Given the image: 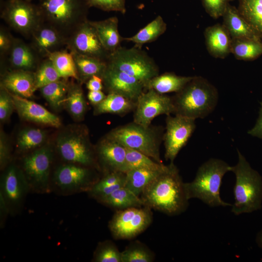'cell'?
Returning a JSON list of instances; mask_svg holds the SVG:
<instances>
[{
	"mask_svg": "<svg viewBox=\"0 0 262 262\" xmlns=\"http://www.w3.org/2000/svg\"><path fill=\"white\" fill-rule=\"evenodd\" d=\"M140 197L145 206L169 215L181 213L188 206L185 183L173 162L165 166Z\"/></svg>",
	"mask_w": 262,
	"mask_h": 262,
	"instance_id": "1",
	"label": "cell"
},
{
	"mask_svg": "<svg viewBox=\"0 0 262 262\" xmlns=\"http://www.w3.org/2000/svg\"><path fill=\"white\" fill-rule=\"evenodd\" d=\"M172 97L174 115L196 120L206 117L214 110L217 104L218 93L206 79L194 76Z\"/></svg>",
	"mask_w": 262,
	"mask_h": 262,
	"instance_id": "2",
	"label": "cell"
},
{
	"mask_svg": "<svg viewBox=\"0 0 262 262\" xmlns=\"http://www.w3.org/2000/svg\"><path fill=\"white\" fill-rule=\"evenodd\" d=\"M41 22L54 28L67 40L87 19L86 0H38Z\"/></svg>",
	"mask_w": 262,
	"mask_h": 262,
	"instance_id": "3",
	"label": "cell"
},
{
	"mask_svg": "<svg viewBox=\"0 0 262 262\" xmlns=\"http://www.w3.org/2000/svg\"><path fill=\"white\" fill-rule=\"evenodd\" d=\"M231 167L224 161L210 159L198 169L195 179L185 183L187 197L199 199L211 207L230 206L222 200L220 190L225 174L231 171Z\"/></svg>",
	"mask_w": 262,
	"mask_h": 262,
	"instance_id": "4",
	"label": "cell"
},
{
	"mask_svg": "<svg viewBox=\"0 0 262 262\" xmlns=\"http://www.w3.org/2000/svg\"><path fill=\"white\" fill-rule=\"evenodd\" d=\"M238 151V161L231 170L235 176L232 212L235 215L260 210L262 203V178L245 157Z\"/></svg>",
	"mask_w": 262,
	"mask_h": 262,
	"instance_id": "5",
	"label": "cell"
},
{
	"mask_svg": "<svg viewBox=\"0 0 262 262\" xmlns=\"http://www.w3.org/2000/svg\"><path fill=\"white\" fill-rule=\"evenodd\" d=\"M163 131L161 128L145 127L133 122L113 129L105 136L161 164L160 147L163 140Z\"/></svg>",
	"mask_w": 262,
	"mask_h": 262,
	"instance_id": "6",
	"label": "cell"
},
{
	"mask_svg": "<svg viewBox=\"0 0 262 262\" xmlns=\"http://www.w3.org/2000/svg\"><path fill=\"white\" fill-rule=\"evenodd\" d=\"M107 65L136 78L145 87L149 80L159 74V67L154 60L136 46L120 47L110 54Z\"/></svg>",
	"mask_w": 262,
	"mask_h": 262,
	"instance_id": "7",
	"label": "cell"
},
{
	"mask_svg": "<svg viewBox=\"0 0 262 262\" xmlns=\"http://www.w3.org/2000/svg\"><path fill=\"white\" fill-rule=\"evenodd\" d=\"M0 17L10 28L28 38L41 22L37 5L25 0L2 1Z\"/></svg>",
	"mask_w": 262,
	"mask_h": 262,
	"instance_id": "8",
	"label": "cell"
},
{
	"mask_svg": "<svg viewBox=\"0 0 262 262\" xmlns=\"http://www.w3.org/2000/svg\"><path fill=\"white\" fill-rule=\"evenodd\" d=\"M153 219L151 209L144 206L117 210L109 224L116 239H130L145 230Z\"/></svg>",
	"mask_w": 262,
	"mask_h": 262,
	"instance_id": "9",
	"label": "cell"
},
{
	"mask_svg": "<svg viewBox=\"0 0 262 262\" xmlns=\"http://www.w3.org/2000/svg\"><path fill=\"white\" fill-rule=\"evenodd\" d=\"M88 134L78 130L60 133L56 145L61 157L71 164L89 166L95 164V156Z\"/></svg>",
	"mask_w": 262,
	"mask_h": 262,
	"instance_id": "10",
	"label": "cell"
},
{
	"mask_svg": "<svg viewBox=\"0 0 262 262\" xmlns=\"http://www.w3.org/2000/svg\"><path fill=\"white\" fill-rule=\"evenodd\" d=\"M52 159L51 149L45 145L34 149L23 158V173L29 186L40 192L49 190Z\"/></svg>",
	"mask_w": 262,
	"mask_h": 262,
	"instance_id": "11",
	"label": "cell"
},
{
	"mask_svg": "<svg viewBox=\"0 0 262 262\" xmlns=\"http://www.w3.org/2000/svg\"><path fill=\"white\" fill-rule=\"evenodd\" d=\"M133 111V122L148 127L156 117L174 114L175 108L172 97L149 89L144 91L138 98Z\"/></svg>",
	"mask_w": 262,
	"mask_h": 262,
	"instance_id": "12",
	"label": "cell"
},
{
	"mask_svg": "<svg viewBox=\"0 0 262 262\" xmlns=\"http://www.w3.org/2000/svg\"><path fill=\"white\" fill-rule=\"evenodd\" d=\"M163 135L166 160L173 162L196 129L195 120L179 115H167Z\"/></svg>",
	"mask_w": 262,
	"mask_h": 262,
	"instance_id": "13",
	"label": "cell"
},
{
	"mask_svg": "<svg viewBox=\"0 0 262 262\" xmlns=\"http://www.w3.org/2000/svg\"><path fill=\"white\" fill-rule=\"evenodd\" d=\"M66 49L72 53L96 58L106 63L110 55L102 46L95 28L88 19L67 39Z\"/></svg>",
	"mask_w": 262,
	"mask_h": 262,
	"instance_id": "14",
	"label": "cell"
},
{
	"mask_svg": "<svg viewBox=\"0 0 262 262\" xmlns=\"http://www.w3.org/2000/svg\"><path fill=\"white\" fill-rule=\"evenodd\" d=\"M101 78L108 93L117 94L135 102L145 91V86L140 81L107 65Z\"/></svg>",
	"mask_w": 262,
	"mask_h": 262,
	"instance_id": "15",
	"label": "cell"
},
{
	"mask_svg": "<svg viewBox=\"0 0 262 262\" xmlns=\"http://www.w3.org/2000/svg\"><path fill=\"white\" fill-rule=\"evenodd\" d=\"M29 39V44L42 59L52 52L66 48L67 39L54 28L42 22Z\"/></svg>",
	"mask_w": 262,
	"mask_h": 262,
	"instance_id": "16",
	"label": "cell"
},
{
	"mask_svg": "<svg viewBox=\"0 0 262 262\" xmlns=\"http://www.w3.org/2000/svg\"><path fill=\"white\" fill-rule=\"evenodd\" d=\"M0 184V195L8 207H11L21 204L29 186L24 173L14 164L3 173Z\"/></svg>",
	"mask_w": 262,
	"mask_h": 262,
	"instance_id": "17",
	"label": "cell"
},
{
	"mask_svg": "<svg viewBox=\"0 0 262 262\" xmlns=\"http://www.w3.org/2000/svg\"><path fill=\"white\" fill-rule=\"evenodd\" d=\"M11 93V92H10ZM15 109L23 119L43 125L59 128L60 118L42 105L20 96L11 93Z\"/></svg>",
	"mask_w": 262,
	"mask_h": 262,
	"instance_id": "18",
	"label": "cell"
},
{
	"mask_svg": "<svg viewBox=\"0 0 262 262\" xmlns=\"http://www.w3.org/2000/svg\"><path fill=\"white\" fill-rule=\"evenodd\" d=\"M91 172L86 166L71 164L60 166L55 170L54 179L61 189L80 190L90 184Z\"/></svg>",
	"mask_w": 262,
	"mask_h": 262,
	"instance_id": "19",
	"label": "cell"
},
{
	"mask_svg": "<svg viewBox=\"0 0 262 262\" xmlns=\"http://www.w3.org/2000/svg\"><path fill=\"white\" fill-rule=\"evenodd\" d=\"M126 147L117 141L105 136L98 144L96 153L107 173L125 172Z\"/></svg>",
	"mask_w": 262,
	"mask_h": 262,
	"instance_id": "20",
	"label": "cell"
},
{
	"mask_svg": "<svg viewBox=\"0 0 262 262\" xmlns=\"http://www.w3.org/2000/svg\"><path fill=\"white\" fill-rule=\"evenodd\" d=\"M42 60L30 44L15 37L5 62L7 61L11 70L35 72Z\"/></svg>",
	"mask_w": 262,
	"mask_h": 262,
	"instance_id": "21",
	"label": "cell"
},
{
	"mask_svg": "<svg viewBox=\"0 0 262 262\" xmlns=\"http://www.w3.org/2000/svg\"><path fill=\"white\" fill-rule=\"evenodd\" d=\"M0 86L13 94L31 98L36 90L35 72L22 70L6 71L2 76Z\"/></svg>",
	"mask_w": 262,
	"mask_h": 262,
	"instance_id": "22",
	"label": "cell"
},
{
	"mask_svg": "<svg viewBox=\"0 0 262 262\" xmlns=\"http://www.w3.org/2000/svg\"><path fill=\"white\" fill-rule=\"evenodd\" d=\"M204 35L207 49L213 57L224 59L231 53L232 38L223 24L207 27Z\"/></svg>",
	"mask_w": 262,
	"mask_h": 262,
	"instance_id": "23",
	"label": "cell"
},
{
	"mask_svg": "<svg viewBox=\"0 0 262 262\" xmlns=\"http://www.w3.org/2000/svg\"><path fill=\"white\" fill-rule=\"evenodd\" d=\"M222 17L223 25L232 39L262 40V39L234 6L229 4Z\"/></svg>",
	"mask_w": 262,
	"mask_h": 262,
	"instance_id": "24",
	"label": "cell"
},
{
	"mask_svg": "<svg viewBox=\"0 0 262 262\" xmlns=\"http://www.w3.org/2000/svg\"><path fill=\"white\" fill-rule=\"evenodd\" d=\"M90 22L95 28L102 46L109 53L121 47L124 37L119 33L118 20L116 16L99 21L90 20Z\"/></svg>",
	"mask_w": 262,
	"mask_h": 262,
	"instance_id": "25",
	"label": "cell"
},
{
	"mask_svg": "<svg viewBox=\"0 0 262 262\" xmlns=\"http://www.w3.org/2000/svg\"><path fill=\"white\" fill-rule=\"evenodd\" d=\"M193 77L178 76L174 73L165 72L159 74L149 80L145 86V91L152 89L162 94L177 93L182 89Z\"/></svg>",
	"mask_w": 262,
	"mask_h": 262,
	"instance_id": "26",
	"label": "cell"
},
{
	"mask_svg": "<svg viewBox=\"0 0 262 262\" xmlns=\"http://www.w3.org/2000/svg\"><path fill=\"white\" fill-rule=\"evenodd\" d=\"M136 102L130 100L115 93H108L105 99L99 104L94 106V114L98 115L112 114L124 115L134 111Z\"/></svg>",
	"mask_w": 262,
	"mask_h": 262,
	"instance_id": "27",
	"label": "cell"
},
{
	"mask_svg": "<svg viewBox=\"0 0 262 262\" xmlns=\"http://www.w3.org/2000/svg\"><path fill=\"white\" fill-rule=\"evenodd\" d=\"M161 169L138 168L129 170L126 174L125 187L135 195H141L151 182L165 168Z\"/></svg>",
	"mask_w": 262,
	"mask_h": 262,
	"instance_id": "28",
	"label": "cell"
},
{
	"mask_svg": "<svg viewBox=\"0 0 262 262\" xmlns=\"http://www.w3.org/2000/svg\"><path fill=\"white\" fill-rule=\"evenodd\" d=\"M72 53L79 81L86 82L93 76L102 77L107 67L106 62L96 58Z\"/></svg>",
	"mask_w": 262,
	"mask_h": 262,
	"instance_id": "29",
	"label": "cell"
},
{
	"mask_svg": "<svg viewBox=\"0 0 262 262\" xmlns=\"http://www.w3.org/2000/svg\"><path fill=\"white\" fill-rule=\"evenodd\" d=\"M126 174L115 171L107 174L89 190L91 196L99 201L117 189L125 186Z\"/></svg>",
	"mask_w": 262,
	"mask_h": 262,
	"instance_id": "30",
	"label": "cell"
},
{
	"mask_svg": "<svg viewBox=\"0 0 262 262\" xmlns=\"http://www.w3.org/2000/svg\"><path fill=\"white\" fill-rule=\"evenodd\" d=\"M99 201L117 210L145 206L140 196L135 195L125 186L117 189Z\"/></svg>",
	"mask_w": 262,
	"mask_h": 262,
	"instance_id": "31",
	"label": "cell"
},
{
	"mask_svg": "<svg viewBox=\"0 0 262 262\" xmlns=\"http://www.w3.org/2000/svg\"><path fill=\"white\" fill-rule=\"evenodd\" d=\"M166 27L162 17L158 16L135 35L125 37L124 40L132 42L135 44V46L141 48L144 44L154 41L164 33Z\"/></svg>",
	"mask_w": 262,
	"mask_h": 262,
	"instance_id": "32",
	"label": "cell"
},
{
	"mask_svg": "<svg viewBox=\"0 0 262 262\" xmlns=\"http://www.w3.org/2000/svg\"><path fill=\"white\" fill-rule=\"evenodd\" d=\"M237 9L262 39V0H239Z\"/></svg>",
	"mask_w": 262,
	"mask_h": 262,
	"instance_id": "33",
	"label": "cell"
},
{
	"mask_svg": "<svg viewBox=\"0 0 262 262\" xmlns=\"http://www.w3.org/2000/svg\"><path fill=\"white\" fill-rule=\"evenodd\" d=\"M231 53L237 60H254L262 55V41L232 39Z\"/></svg>",
	"mask_w": 262,
	"mask_h": 262,
	"instance_id": "34",
	"label": "cell"
},
{
	"mask_svg": "<svg viewBox=\"0 0 262 262\" xmlns=\"http://www.w3.org/2000/svg\"><path fill=\"white\" fill-rule=\"evenodd\" d=\"M52 62L61 78H73L79 80L73 54L67 49L49 54Z\"/></svg>",
	"mask_w": 262,
	"mask_h": 262,
	"instance_id": "35",
	"label": "cell"
},
{
	"mask_svg": "<svg viewBox=\"0 0 262 262\" xmlns=\"http://www.w3.org/2000/svg\"><path fill=\"white\" fill-rule=\"evenodd\" d=\"M47 139L45 131L35 128H24L17 135L16 147L22 152L34 150L44 146Z\"/></svg>",
	"mask_w": 262,
	"mask_h": 262,
	"instance_id": "36",
	"label": "cell"
},
{
	"mask_svg": "<svg viewBox=\"0 0 262 262\" xmlns=\"http://www.w3.org/2000/svg\"><path fill=\"white\" fill-rule=\"evenodd\" d=\"M64 104L75 119L80 120L83 118L86 110V102L80 85H69L67 95L63 101Z\"/></svg>",
	"mask_w": 262,
	"mask_h": 262,
	"instance_id": "37",
	"label": "cell"
},
{
	"mask_svg": "<svg viewBox=\"0 0 262 262\" xmlns=\"http://www.w3.org/2000/svg\"><path fill=\"white\" fill-rule=\"evenodd\" d=\"M68 88L69 85L60 80L40 88L39 90L51 107L58 110L63 105Z\"/></svg>",
	"mask_w": 262,
	"mask_h": 262,
	"instance_id": "38",
	"label": "cell"
},
{
	"mask_svg": "<svg viewBox=\"0 0 262 262\" xmlns=\"http://www.w3.org/2000/svg\"><path fill=\"white\" fill-rule=\"evenodd\" d=\"M125 172L138 168L159 169L165 165L137 150L127 148Z\"/></svg>",
	"mask_w": 262,
	"mask_h": 262,
	"instance_id": "39",
	"label": "cell"
},
{
	"mask_svg": "<svg viewBox=\"0 0 262 262\" xmlns=\"http://www.w3.org/2000/svg\"><path fill=\"white\" fill-rule=\"evenodd\" d=\"M122 262H151L155 256L146 245L139 241L131 243L122 252Z\"/></svg>",
	"mask_w": 262,
	"mask_h": 262,
	"instance_id": "40",
	"label": "cell"
},
{
	"mask_svg": "<svg viewBox=\"0 0 262 262\" xmlns=\"http://www.w3.org/2000/svg\"><path fill=\"white\" fill-rule=\"evenodd\" d=\"M34 72L36 90L61 78L52 62L48 58L41 60Z\"/></svg>",
	"mask_w": 262,
	"mask_h": 262,
	"instance_id": "41",
	"label": "cell"
},
{
	"mask_svg": "<svg viewBox=\"0 0 262 262\" xmlns=\"http://www.w3.org/2000/svg\"><path fill=\"white\" fill-rule=\"evenodd\" d=\"M94 260L97 262H122V252L111 241L100 243L94 256Z\"/></svg>",
	"mask_w": 262,
	"mask_h": 262,
	"instance_id": "42",
	"label": "cell"
},
{
	"mask_svg": "<svg viewBox=\"0 0 262 262\" xmlns=\"http://www.w3.org/2000/svg\"><path fill=\"white\" fill-rule=\"evenodd\" d=\"M15 106L11 93L0 86V120L5 122L12 115Z\"/></svg>",
	"mask_w": 262,
	"mask_h": 262,
	"instance_id": "43",
	"label": "cell"
},
{
	"mask_svg": "<svg viewBox=\"0 0 262 262\" xmlns=\"http://www.w3.org/2000/svg\"><path fill=\"white\" fill-rule=\"evenodd\" d=\"M89 6L103 11L126 12L125 0H86Z\"/></svg>",
	"mask_w": 262,
	"mask_h": 262,
	"instance_id": "44",
	"label": "cell"
},
{
	"mask_svg": "<svg viewBox=\"0 0 262 262\" xmlns=\"http://www.w3.org/2000/svg\"><path fill=\"white\" fill-rule=\"evenodd\" d=\"M229 1V0H202L206 12L215 19L223 16Z\"/></svg>",
	"mask_w": 262,
	"mask_h": 262,
	"instance_id": "45",
	"label": "cell"
},
{
	"mask_svg": "<svg viewBox=\"0 0 262 262\" xmlns=\"http://www.w3.org/2000/svg\"><path fill=\"white\" fill-rule=\"evenodd\" d=\"M15 37L10 31L3 26L0 28V60H5L12 47Z\"/></svg>",
	"mask_w": 262,
	"mask_h": 262,
	"instance_id": "46",
	"label": "cell"
},
{
	"mask_svg": "<svg viewBox=\"0 0 262 262\" xmlns=\"http://www.w3.org/2000/svg\"><path fill=\"white\" fill-rule=\"evenodd\" d=\"M10 158V148L8 139L3 131L0 134V165L3 169L8 164Z\"/></svg>",
	"mask_w": 262,
	"mask_h": 262,
	"instance_id": "47",
	"label": "cell"
},
{
	"mask_svg": "<svg viewBox=\"0 0 262 262\" xmlns=\"http://www.w3.org/2000/svg\"><path fill=\"white\" fill-rule=\"evenodd\" d=\"M86 88L89 91H100L103 88L102 78L93 76L86 82Z\"/></svg>",
	"mask_w": 262,
	"mask_h": 262,
	"instance_id": "48",
	"label": "cell"
},
{
	"mask_svg": "<svg viewBox=\"0 0 262 262\" xmlns=\"http://www.w3.org/2000/svg\"><path fill=\"white\" fill-rule=\"evenodd\" d=\"M253 136L262 139V101L261 102L259 116L255 126L248 131Z\"/></svg>",
	"mask_w": 262,
	"mask_h": 262,
	"instance_id": "49",
	"label": "cell"
},
{
	"mask_svg": "<svg viewBox=\"0 0 262 262\" xmlns=\"http://www.w3.org/2000/svg\"><path fill=\"white\" fill-rule=\"evenodd\" d=\"M106 95L101 91H89L87 98L89 101L94 106L99 104L106 98Z\"/></svg>",
	"mask_w": 262,
	"mask_h": 262,
	"instance_id": "50",
	"label": "cell"
},
{
	"mask_svg": "<svg viewBox=\"0 0 262 262\" xmlns=\"http://www.w3.org/2000/svg\"><path fill=\"white\" fill-rule=\"evenodd\" d=\"M256 241L258 246L262 248V229L257 234Z\"/></svg>",
	"mask_w": 262,
	"mask_h": 262,
	"instance_id": "51",
	"label": "cell"
},
{
	"mask_svg": "<svg viewBox=\"0 0 262 262\" xmlns=\"http://www.w3.org/2000/svg\"><path fill=\"white\" fill-rule=\"evenodd\" d=\"M27 0V1H28L31 2L33 0Z\"/></svg>",
	"mask_w": 262,
	"mask_h": 262,
	"instance_id": "52",
	"label": "cell"
},
{
	"mask_svg": "<svg viewBox=\"0 0 262 262\" xmlns=\"http://www.w3.org/2000/svg\"><path fill=\"white\" fill-rule=\"evenodd\" d=\"M232 0H229V1H232Z\"/></svg>",
	"mask_w": 262,
	"mask_h": 262,
	"instance_id": "53",
	"label": "cell"
}]
</instances>
